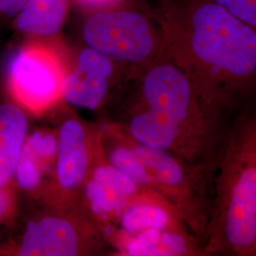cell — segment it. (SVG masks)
Here are the masks:
<instances>
[{
	"mask_svg": "<svg viewBox=\"0 0 256 256\" xmlns=\"http://www.w3.org/2000/svg\"><path fill=\"white\" fill-rule=\"evenodd\" d=\"M160 25L162 54L187 75L212 116L232 98L252 90L256 28L210 0H169Z\"/></svg>",
	"mask_w": 256,
	"mask_h": 256,
	"instance_id": "6da1fadb",
	"label": "cell"
},
{
	"mask_svg": "<svg viewBox=\"0 0 256 256\" xmlns=\"http://www.w3.org/2000/svg\"><path fill=\"white\" fill-rule=\"evenodd\" d=\"M146 68L138 104L128 120L129 136L183 160L194 158L207 144L214 116L203 106L187 75L167 57Z\"/></svg>",
	"mask_w": 256,
	"mask_h": 256,
	"instance_id": "7a4b0ae2",
	"label": "cell"
},
{
	"mask_svg": "<svg viewBox=\"0 0 256 256\" xmlns=\"http://www.w3.org/2000/svg\"><path fill=\"white\" fill-rule=\"evenodd\" d=\"M220 158L216 196L206 234L208 250L252 256L256 248V132L242 122L230 134Z\"/></svg>",
	"mask_w": 256,
	"mask_h": 256,
	"instance_id": "3957f363",
	"label": "cell"
},
{
	"mask_svg": "<svg viewBox=\"0 0 256 256\" xmlns=\"http://www.w3.org/2000/svg\"><path fill=\"white\" fill-rule=\"evenodd\" d=\"M82 36L88 48L118 64L147 68L164 52L160 30L134 10L90 12L82 24Z\"/></svg>",
	"mask_w": 256,
	"mask_h": 256,
	"instance_id": "277c9868",
	"label": "cell"
},
{
	"mask_svg": "<svg viewBox=\"0 0 256 256\" xmlns=\"http://www.w3.org/2000/svg\"><path fill=\"white\" fill-rule=\"evenodd\" d=\"M147 176V189L168 202L198 234L206 232L207 220L200 203L196 176L184 164L182 158L169 151L140 144L129 140Z\"/></svg>",
	"mask_w": 256,
	"mask_h": 256,
	"instance_id": "5b68a950",
	"label": "cell"
},
{
	"mask_svg": "<svg viewBox=\"0 0 256 256\" xmlns=\"http://www.w3.org/2000/svg\"><path fill=\"white\" fill-rule=\"evenodd\" d=\"M66 72L54 48L34 38L14 55L10 63V90L22 106L41 110L60 98Z\"/></svg>",
	"mask_w": 256,
	"mask_h": 256,
	"instance_id": "8992f818",
	"label": "cell"
},
{
	"mask_svg": "<svg viewBox=\"0 0 256 256\" xmlns=\"http://www.w3.org/2000/svg\"><path fill=\"white\" fill-rule=\"evenodd\" d=\"M97 238H102L101 234L88 221L63 214H45L28 221L16 256L84 254Z\"/></svg>",
	"mask_w": 256,
	"mask_h": 256,
	"instance_id": "52a82bcc",
	"label": "cell"
},
{
	"mask_svg": "<svg viewBox=\"0 0 256 256\" xmlns=\"http://www.w3.org/2000/svg\"><path fill=\"white\" fill-rule=\"evenodd\" d=\"M117 64L92 48H82L74 68L64 75L60 97L76 108H100L108 96Z\"/></svg>",
	"mask_w": 256,
	"mask_h": 256,
	"instance_id": "ba28073f",
	"label": "cell"
},
{
	"mask_svg": "<svg viewBox=\"0 0 256 256\" xmlns=\"http://www.w3.org/2000/svg\"><path fill=\"white\" fill-rule=\"evenodd\" d=\"M54 162L55 180L62 192L74 194L82 189L93 165V149L80 120H66L61 126Z\"/></svg>",
	"mask_w": 256,
	"mask_h": 256,
	"instance_id": "9c48e42d",
	"label": "cell"
},
{
	"mask_svg": "<svg viewBox=\"0 0 256 256\" xmlns=\"http://www.w3.org/2000/svg\"><path fill=\"white\" fill-rule=\"evenodd\" d=\"M117 220L126 236L148 229L178 228L180 218L168 202L151 192L128 203Z\"/></svg>",
	"mask_w": 256,
	"mask_h": 256,
	"instance_id": "30bf717a",
	"label": "cell"
},
{
	"mask_svg": "<svg viewBox=\"0 0 256 256\" xmlns=\"http://www.w3.org/2000/svg\"><path fill=\"white\" fill-rule=\"evenodd\" d=\"M28 133L25 112L16 104H0V186L3 188H7L14 178Z\"/></svg>",
	"mask_w": 256,
	"mask_h": 256,
	"instance_id": "8fae6325",
	"label": "cell"
},
{
	"mask_svg": "<svg viewBox=\"0 0 256 256\" xmlns=\"http://www.w3.org/2000/svg\"><path fill=\"white\" fill-rule=\"evenodd\" d=\"M70 10V0H26L14 18L19 32L32 38H48L60 32Z\"/></svg>",
	"mask_w": 256,
	"mask_h": 256,
	"instance_id": "7c38bea8",
	"label": "cell"
},
{
	"mask_svg": "<svg viewBox=\"0 0 256 256\" xmlns=\"http://www.w3.org/2000/svg\"><path fill=\"white\" fill-rule=\"evenodd\" d=\"M122 240V254L130 256H188L194 252L178 228L148 229L126 234Z\"/></svg>",
	"mask_w": 256,
	"mask_h": 256,
	"instance_id": "4fadbf2b",
	"label": "cell"
},
{
	"mask_svg": "<svg viewBox=\"0 0 256 256\" xmlns=\"http://www.w3.org/2000/svg\"><path fill=\"white\" fill-rule=\"evenodd\" d=\"M82 189L84 204L95 220H116L120 210L130 203L90 176H88Z\"/></svg>",
	"mask_w": 256,
	"mask_h": 256,
	"instance_id": "5bb4252c",
	"label": "cell"
},
{
	"mask_svg": "<svg viewBox=\"0 0 256 256\" xmlns=\"http://www.w3.org/2000/svg\"><path fill=\"white\" fill-rule=\"evenodd\" d=\"M101 156V162L93 164L88 176L104 184L112 192L129 202L144 194L142 192L148 189L133 182L128 176L122 174L118 169L106 162L102 154Z\"/></svg>",
	"mask_w": 256,
	"mask_h": 256,
	"instance_id": "9a60e30c",
	"label": "cell"
},
{
	"mask_svg": "<svg viewBox=\"0 0 256 256\" xmlns=\"http://www.w3.org/2000/svg\"><path fill=\"white\" fill-rule=\"evenodd\" d=\"M120 138L119 142L113 144L108 150H104L101 147L102 153L106 156V162L147 189L148 180L144 165L130 144L129 140L122 137Z\"/></svg>",
	"mask_w": 256,
	"mask_h": 256,
	"instance_id": "2e32d148",
	"label": "cell"
},
{
	"mask_svg": "<svg viewBox=\"0 0 256 256\" xmlns=\"http://www.w3.org/2000/svg\"><path fill=\"white\" fill-rule=\"evenodd\" d=\"M46 166L45 162L23 146L14 180L22 190L26 192L36 191L42 182L43 173Z\"/></svg>",
	"mask_w": 256,
	"mask_h": 256,
	"instance_id": "e0dca14e",
	"label": "cell"
},
{
	"mask_svg": "<svg viewBox=\"0 0 256 256\" xmlns=\"http://www.w3.org/2000/svg\"><path fill=\"white\" fill-rule=\"evenodd\" d=\"M24 146L46 164H50L52 160L55 162L57 138L54 136L38 131L28 133Z\"/></svg>",
	"mask_w": 256,
	"mask_h": 256,
	"instance_id": "ac0fdd59",
	"label": "cell"
},
{
	"mask_svg": "<svg viewBox=\"0 0 256 256\" xmlns=\"http://www.w3.org/2000/svg\"><path fill=\"white\" fill-rule=\"evenodd\" d=\"M256 30V0H210Z\"/></svg>",
	"mask_w": 256,
	"mask_h": 256,
	"instance_id": "d6986e66",
	"label": "cell"
},
{
	"mask_svg": "<svg viewBox=\"0 0 256 256\" xmlns=\"http://www.w3.org/2000/svg\"><path fill=\"white\" fill-rule=\"evenodd\" d=\"M124 0H75L82 9L90 12L117 8Z\"/></svg>",
	"mask_w": 256,
	"mask_h": 256,
	"instance_id": "ffe728a7",
	"label": "cell"
},
{
	"mask_svg": "<svg viewBox=\"0 0 256 256\" xmlns=\"http://www.w3.org/2000/svg\"><path fill=\"white\" fill-rule=\"evenodd\" d=\"M26 0H0V16L14 19Z\"/></svg>",
	"mask_w": 256,
	"mask_h": 256,
	"instance_id": "44dd1931",
	"label": "cell"
},
{
	"mask_svg": "<svg viewBox=\"0 0 256 256\" xmlns=\"http://www.w3.org/2000/svg\"><path fill=\"white\" fill-rule=\"evenodd\" d=\"M5 189L6 188L0 186V221L5 220L8 216L10 209L8 192H6Z\"/></svg>",
	"mask_w": 256,
	"mask_h": 256,
	"instance_id": "7402d4cb",
	"label": "cell"
}]
</instances>
